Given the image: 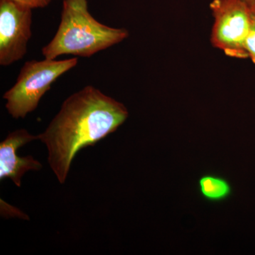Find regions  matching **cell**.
<instances>
[{
	"label": "cell",
	"instance_id": "cell-1",
	"mask_svg": "<svg viewBox=\"0 0 255 255\" xmlns=\"http://www.w3.org/2000/svg\"><path fill=\"white\" fill-rule=\"evenodd\" d=\"M122 102L92 85L68 97L38 140L46 146L48 162L64 184L79 151L115 132L128 117Z\"/></svg>",
	"mask_w": 255,
	"mask_h": 255
},
{
	"label": "cell",
	"instance_id": "cell-2",
	"mask_svg": "<svg viewBox=\"0 0 255 255\" xmlns=\"http://www.w3.org/2000/svg\"><path fill=\"white\" fill-rule=\"evenodd\" d=\"M128 36L127 28L111 27L93 17L87 0H63L58 30L42 55L47 59L63 55L90 58Z\"/></svg>",
	"mask_w": 255,
	"mask_h": 255
},
{
	"label": "cell",
	"instance_id": "cell-3",
	"mask_svg": "<svg viewBox=\"0 0 255 255\" xmlns=\"http://www.w3.org/2000/svg\"><path fill=\"white\" fill-rule=\"evenodd\" d=\"M78 58L29 60L23 65L16 83L3 95L8 113L14 119H24L36 110L43 95L63 74L75 68Z\"/></svg>",
	"mask_w": 255,
	"mask_h": 255
},
{
	"label": "cell",
	"instance_id": "cell-4",
	"mask_svg": "<svg viewBox=\"0 0 255 255\" xmlns=\"http://www.w3.org/2000/svg\"><path fill=\"white\" fill-rule=\"evenodd\" d=\"M214 17L211 41L227 56L248 58L245 43L252 19V11L243 0H213L209 5Z\"/></svg>",
	"mask_w": 255,
	"mask_h": 255
},
{
	"label": "cell",
	"instance_id": "cell-5",
	"mask_svg": "<svg viewBox=\"0 0 255 255\" xmlns=\"http://www.w3.org/2000/svg\"><path fill=\"white\" fill-rule=\"evenodd\" d=\"M31 8L13 0H0V65L6 67L27 53L32 36Z\"/></svg>",
	"mask_w": 255,
	"mask_h": 255
},
{
	"label": "cell",
	"instance_id": "cell-6",
	"mask_svg": "<svg viewBox=\"0 0 255 255\" xmlns=\"http://www.w3.org/2000/svg\"><path fill=\"white\" fill-rule=\"evenodd\" d=\"M38 135H33L24 128L10 132L0 143V179H10L18 187H21V178L31 170H40L42 164L31 155L18 157V148L33 140Z\"/></svg>",
	"mask_w": 255,
	"mask_h": 255
},
{
	"label": "cell",
	"instance_id": "cell-7",
	"mask_svg": "<svg viewBox=\"0 0 255 255\" xmlns=\"http://www.w3.org/2000/svg\"><path fill=\"white\" fill-rule=\"evenodd\" d=\"M199 189L205 200L211 203L227 200L233 194V188L227 179L215 174H204L199 179Z\"/></svg>",
	"mask_w": 255,
	"mask_h": 255
},
{
	"label": "cell",
	"instance_id": "cell-8",
	"mask_svg": "<svg viewBox=\"0 0 255 255\" xmlns=\"http://www.w3.org/2000/svg\"><path fill=\"white\" fill-rule=\"evenodd\" d=\"M253 14V13H252ZM245 48L248 53V58L255 65V15H252L251 26L245 43Z\"/></svg>",
	"mask_w": 255,
	"mask_h": 255
},
{
	"label": "cell",
	"instance_id": "cell-9",
	"mask_svg": "<svg viewBox=\"0 0 255 255\" xmlns=\"http://www.w3.org/2000/svg\"><path fill=\"white\" fill-rule=\"evenodd\" d=\"M31 9L36 8H44L50 4L51 0H13Z\"/></svg>",
	"mask_w": 255,
	"mask_h": 255
},
{
	"label": "cell",
	"instance_id": "cell-10",
	"mask_svg": "<svg viewBox=\"0 0 255 255\" xmlns=\"http://www.w3.org/2000/svg\"><path fill=\"white\" fill-rule=\"evenodd\" d=\"M250 8L252 13L255 15V0H243Z\"/></svg>",
	"mask_w": 255,
	"mask_h": 255
}]
</instances>
